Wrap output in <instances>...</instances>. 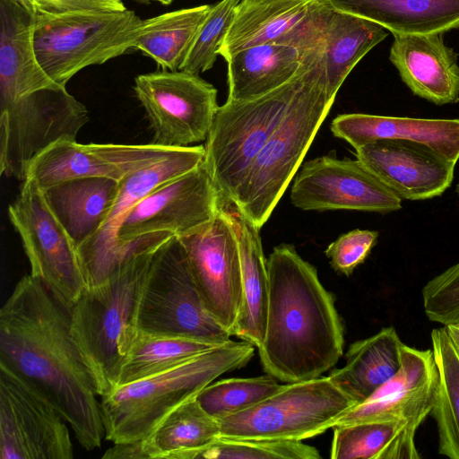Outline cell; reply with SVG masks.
I'll use <instances>...</instances> for the list:
<instances>
[{
  "label": "cell",
  "instance_id": "10",
  "mask_svg": "<svg viewBox=\"0 0 459 459\" xmlns=\"http://www.w3.org/2000/svg\"><path fill=\"white\" fill-rule=\"evenodd\" d=\"M86 107L56 84L0 105V171L26 179L31 161L52 144L76 140L88 123Z\"/></svg>",
  "mask_w": 459,
  "mask_h": 459
},
{
  "label": "cell",
  "instance_id": "3",
  "mask_svg": "<svg viewBox=\"0 0 459 459\" xmlns=\"http://www.w3.org/2000/svg\"><path fill=\"white\" fill-rule=\"evenodd\" d=\"M170 237L156 233L134 241L108 280L86 287L69 310L74 338L94 375L100 396L114 387L129 354L152 255Z\"/></svg>",
  "mask_w": 459,
  "mask_h": 459
},
{
  "label": "cell",
  "instance_id": "46",
  "mask_svg": "<svg viewBox=\"0 0 459 459\" xmlns=\"http://www.w3.org/2000/svg\"><path fill=\"white\" fill-rule=\"evenodd\" d=\"M455 192H456V194H457V195L459 197V183L455 186Z\"/></svg>",
  "mask_w": 459,
  "mask_h": 459
},
{
  "label": "cell",
  "instance_id": "43",
  "mask_svg": "<svg viewBox=\"0 0 459 459\" xmlns=\"http://www.w3.org/2000/svg\"><path fill=\"white\" fill-rule=\"evenodd\" d=\"M445 327L455 347L459 351V325H448Z\"/></svg>",
  "mask_w": 459,
  "mask_h": 459
},
{
  "label": "cell",
  "instance_id": "16",
  "mask_svg": "<svg viewBox=\"0 0 459 459\" xmlns=\"http://www.w3.org/2000/svg\"><path fill=\"white\" fill-rule=\"evenodd\" d=\"M179 239L206 311L230 333L242 304V270L238 239L223 204L212 222Z\"/></svg>",
  "mask_w": 459,
  "mask_h": 459
},
{
  "label": "cell",
  "instance_id": "28",
  "mask_svg": "<svg viewBox=\"0 0 459 459\" xmlns=\"http://www.w3.org/2000/svg\"><path fill=\"white\" fill-rule=\"evenodd\" d=\"M228 63L229 100L246 101L264 96L289 82L299 72L304 53L281 43L242 49Z\"/></svg>",
  "mask_w": 459,
  "mask_h": 459
},
{
  "label": "cell",
  "instance_id": "11",
  "mask_svg": "<svg viewBox=\"0 0 459 459\" xmlns=\"http://www.w3.org/2000/svg\"><path fill=\"white\" fill-rule=\"evenodd\" d=\"M8 215L30 261V275L69 312L86 288L77 247L33 180L23 181Z\"/></svg>",
  "mask_w": 459,
  "mask_h": 459
},
{
  "label": "cell",
  "instance_id": "42",
  "mask_svg": "<svg viewBox=\"0 0 459 459\" xmlns=\"http://www.w3.org/2000/svg\"><path fill=\"white\" fill-rule=\"evenodd\" d=\"M102 458L107 459H147L143 440L125 443H115L108 448Z\"/></svg>",
  "mask_w": 459,
  "mask_h": 459
},
{
  "label": "cell",
  "instance_id": "6",
  "mask_svg": "<svg viewBox=\"0 0 459 459\" xmlns=\"http://www.w3.org/2000/svg\"><path fill=\"white\" fill-rule=\"evenodd\" d=\"M320 46L304 53L297 75L259 98L220 106L204 145L205 164L223 202L232 203L258 153L278 127L305 83Z\"/></svg>",
  "mask_w": 459,
  "mask_h": 459
},
{
  "label": "cell",
  "instance_id": "14",
  "mask_svg": "<svg viewBox=\"0 0 459 459\" xmlns=\"http://www.w3.org/2000/svg\"><path fill=\"white\" fill-rule=\"evenodd\" d=\"M66 421L37 391L0 366V459H71Z\"/></svg>",
  "mask_w": 459,
  "mask_h": 459
},
{
  "label": "cell",
  "instance_id": "34",
  "mask_svg": "<svg viewBox=\"0 0 459 459\" xmlns=\"http://www.w3.org/2000/svg\"><path fill=\"white\" fill-rule=\"evenodd\" d=\"M219 437V420L208 414L195 397L169 412L142 440L149 459H176L178 454L206 446Z\"/></svg>",
  "mask_w": 459,
  "mask_h": 459
},
{
  "label": "cell",
  "instance_id": "45",
  "mask_svg": "<svg viewBox=\"0 0 459 459\" xmlns=\"http://www.w3.org/2000/svg\"><path fill=\"white\" fill-rule=\"evenodd\" d=\"M132 1L142 4H149L151 2V0H132Z\"/></svg>",
  "mask_w": 459,
  "mask_h": 459
},
{
  "label": "cell",
  "instance_id": "37",
  "mask_svg": "<svg viewBox=\"0 0 459 459\" xmlns=\"http://www.w3.org/2000/svg\"><path fill=\"white\" fill-rule=\"evenodd\" d=\"M319 459L318 450L302 441L241 440L219 437L206 446L178 454L176 459Z\"/></svg>",
  "mask_w": 459,
  "mask_h": 459
},
{
  "label": "cell",
  "instance_id": "26",
  "mask_svg": "<svg viewBox=\"0 0 459 459\" xmlns=\"http://www.w3.org/2000/svg\"><path fill=\"white\" fill-rule=\"evenodd\" d=\"M331 7L374 22L394 35L459 29V0H324Z\"/></svg>",
  "mask_w": 459,
  "mask_h": 459
},
{
  "label": "cell",
  "instance_id": "1",
  "mask_svg": "<svg viewBox=\"0 0 459 459\" xmlns=\"http://www.w3.org/2000/svg\"><path fill=\"white\" fill-rule=\"evenodd\" d=\"M0 366L51 403L84 449L100 446L105 429L98 385L74 338L69 312L30 274L1 308Z\"/></svg>",
  "mask_w": 459,
  "mask_h": 459
},
{
  "label": "cell",
  "instance_id": "17",
  "mask_svg": "<svg viewBox=\"0 0 459 459\" xmlns=\"http://www.w3.org/2000/svg\"><path fill=\"white\" fill-rule=\"evenodd\" d=\"M204 153L203 145L179 148L169 157L120 180L118 194L106 221L94 235L77 247L86 287L102 284L119 265L117 237L126 212L158 186L200 165Z\"/></svg>",
  "mask_w": 459,
  "mask_h": 459
},
{
  "label": "cell",
  "instance_id": "2",
  "mask_svg": "<svg viewBox=\"0 0 459 459\" xmlns=\"http://www.w3.org/2000/svg\"><path fill=\"white\" fill-rule=\"evenodd\" d=\"M269 302L258 348L264 370L285 383L321 377L343 351V328L333 296L314 265L281 244L266 260Z\"/></svg>",
  "mask_w": 459,
  "mask_h": 459
},
{
  "label": "cell",
  "instance_id": "36",
  "mask_svg": "<svg viewBox=\"0 0 459 459\" xmlns=\"http://www.w3.org/2000/svg\"><path fill=\"white\" fill-rule=\"evenodd\" d=\"M273 376L230 378L211 383L196 395L202 408L216 420L243 411L277 392L280 385Z\"/></svg>",
  "mask_w": 459,
  "mask_h": 459
},
{
  "label": "cell",
  "instance_id": "29",
  "mask_svg": "<svg viewBox=\"0 0 459 459\" xmlns=\"http://www.w3.org/2000/svg\"><path fill=\"white\" fill-rule=\"evenodd\" d=\"M403 342L393 326L351 344L346 363L328 376L356 404L368 399L399 370Z\"/></svg>",
  "mask_w": 459,
  "mask_h": 459
},
{
  "label": "cell",
  "instance_id": "35",
  "mask_svg": "<svg viewBox=\"0 0 459 459\" xmlns=\"http://www.w3.org/2000/svg\"><path fill=\"white\" fill-rule=\"evenodd\" d=\"M215 346L218 345L138 330L113 388L169 370Z\"/></svg>",
  "mask_w": 459,
  "mask_h": 459
},
{
  "label": "cell",
  "instance_id": "21",
  "mask_svg": "<svg viewBox=\"0 0 459 459\" xmlns=\"http://www.w3.org/2000/svg\"><path fill=\"white\" fill-rule=\"evenodd\" d=\"M389 59L414 95L436 105L459 102L457 55L443 33L395 34Z\"/></svg>",
  "mask_w": 459,
  "mask_h": 459
},
{
  "label": "cell",
  "instance_id": "4",
  "mask_svg": "<svg viewBox=\"0 0 459 459\" xmlns=\"http://www.w3.org/2000/svg\"><path fill=\"white\" fill-rule=\"evenodd\" d=\"M254 347L230 340L169 370L111 389L100 403L106 439L115 444L146 438L177 407L221 375L245 366Z\"/></svg>",
  "mask_w": 459,
  "mask_h": 459
},
{
  "label": "cell",
  "instance_id": "25",
  "mask_svg": "<svg viewBox=\"0 0 459 459\" xmlns=\"http://www.w3.org/2000/svg\"><path fill=\"white\" fill-rule=\"evenodd\" d=\"M120 181L102 177L66 179L42 190L46 202L76 247L106 221Z\"/></svg>",
  "mask_w": 459,
  "mask_h": 459
},
{
  "label": "cell",
  "instance_id": "38",
  "mask_svg": "<svg viewBox=\"0 0 459 459\" xmlns=\"http://www.w3.org/2000/svg\"><path fill=\"white\" fill-rule=\"evenodd\" d=\"M241 0H221L211 6L179 70L199 74L211 69Z\"/></svg>",
  "mask_w": 459,
  "mask_h": 459
},
{
  "label": "cell",
  "instance_id": "41",
  "mask_svg": "<svg viewBox=\"0 0 459 459\" xmlns=\"http://www.w3.org/2000/svg\"><path fill=\"white\" fill-rule=\"evenodd\" d=\"M37 14H62L79 11H125L123 0H20Z\"/></svg>",
  "mask_w": 459,
  "mask_h": 459
},
{
  "label": "cell",
  "instance_id": "24",
  "mask_svg": "<svg viewBox=\"0 0 459 459\" xmlns=\"http://www.w3.org/2000/svg\"><path fill=\"white\" fill-rule=\"evenodd\" d=\"M223 206L235 231L242 270V304L230 332L259 348L266 329L269 278L260 229L251 223L230 203Z\"/></svg>",
  "mask_w": 459,
  "mask_h": 459
},
{
  "label": "cell",
  "instance_id": "32",
  "mask_svg": "<svg viewBox=\"0 0 459 459\" xmlns=\"http://www.w3.org/2000/svg\"><path fill=\"white\" fill-rule=\"evenodd\" d=\"M332 459H419L416 432L396 421L336 425Z\"/></svg>",
  "mask_w": 459,
  "mask_h": 459
},
{
  "label": "cell",
  "instance_id": "44",
  "mask_svg": "<svg viewBox=\"0 0 459 459\" xmlns=\"http://www.w3.org/2000/svg\"><path fill=\"white\" fill-rule=\"evenodd\" d=\"M151 1H155V2H159L161 4H169L173 2V0H151Z\"/></svg>",
  "mask_w": 459,
  "mask_h": 459
},
{
  "label": "cell",
  "instance_id": "7",
  "mask_svg": "<svg viewBox=\"0 0 459 459\" xmlns=\"http://www.w3.org/2000/svg\"><path fill=\"white\" fill-rule=\"evenodd\" d=\"M143 21L131 10L37 14L33 43L37 60L59 85L82 69L134 49Z\"/></svg>",
  "mask_w": 459,
  "mask_h": 459
},
{
  "label": "cell",
  "instance_id": "22",
  "mask_svg": "<svg viewBox=\"0 0 459 459\" xmlns=\"http://www.w3.org/2000/svg\"><path fill=\"white\" fill-rule=\"evenodd\" d=\"M330 128L354 149L377 140H403L425 145L452 163L459 160V118L351 113L338 115Z\"/></svg>",
  "mask_w": 459,
  "mask_h": 459
},
{
  "label": "cell",
  "instance_id": "40",
  "mask_svg": "<svg viewBox=\"0 0 459 459\" xmlns=\"http://www.w3.org/2000/svg\"><path fill=\"white\" fill-rule=\"evenodd\" d=\"M377 238L376 230L356 229L340 235L325 254L337 273L350 276L368 258Z\"/></svg>",
  "mask_w": 459,
  "mask_h": 459
},
{
  "label": "cell",
  "instance_id": "33",
  "mask_svg": "<svg viewBox=\"0 0 459 459\" xmlns=\"http://www.w3.org/2000/svg\"><path fill=\"white\" fill-rule=\"evenodd\" d=\"M438 383L430 414L436 421L439 455L459 459V351L445 325L430 333Z\"/></svg>",
  "mask_w": 459,
  "mask_h": 459
},
{
  "label": "cell",
  "instance_id": "5",
  "mask_svg": "<svg viewBox=\"0 0 459 459\" xmlns=\"http://www.w3.org/2000/svg\"><path fill=\"white\" fill-rule=\"evenodd\" d=\"M334 99L326 91L324 54L283 119L254 160L231 203L258 229L267 221L290 180L298 172Z\"/></svg>",
  "mask_w": 459,
  "mask_h": 459
},
{
  "label": "cell",
  "instance_id": "30",
  "mask_svg": "<svg viewBox=\"0 0 459 459\" xmlns=\"http://www.w3.org/2000/svg\"><path fill=\"white\" fill-rule=\"evenodd\" d=\"M316 0H241L219 51L224 59L255 46L277 43Z\"/></svg>",
  "mask_w": 459,
  "mask_h": 459
},
{
  "label": "cell",
  "instance_id": "15",
  "mask_svg": "<svg viewBox=\"0 0 459 459\" xmlns=\"http://www.w3.org/2000/svg\"><path fill=\"white\" fill-rule=\"evenodd\" d=\"M291 204L304 211H399L402 199L358 159L326 154L307 160L295 175Z\"/></svg>",
  "mask_w": 459,
  "mask_h": 459
},
{
  "label": "cell",
  "instance_id": "31",
  "mask_svg": "<svg viewBox=\"0 0 459 459\" xmlns=\"http://www.w3.org/2000/svg\"><path fill=\"white\" fill-rule=\"evenodd\" d=\"M211 6L184 8L143 20L134 49L152 58L162 70H179Z\"/></svg>",
  "mask_w": 459,
  "mask_h": 459
},
{
  "label": "cell",
  "instance_id": "23",
  "mask_svg": "<svg viewBox=\"0 0 459 459\" xmlns=\"http://www.w3.org/2000/svg\"><path fill=\"white\" fill-rule=\"evenodd\" d=\"M36 17V12L20 0H0V105L57 84L37 60Z\"/></svg>",
  "mask_w": 459,
  "mask_h": 459
},
{
  "label": "cell",
  "instance_id": "12",
  "mask_svg": "<svg viewBox=\"0 0 459 459\" xmlns=\"http://www.w3.org/2000/svg\"><path fill=\"white\" fill-rule=\"evenodd\" d=\"M134 90L152 130V144L191 146L207 139L220 106L217 90L198 74L161 70L140 74Z\"/></svg>",
  "mask_w": 459,
  "mask_h": 459
},
{
  "label": "cell",
  "instance_id": "9",
  "mask_svg": "<svg viewBox=\"0 0 459 459\" xmlns=\"http://www.w3.org/2000/svg\"><path fill=\"white\" fill-rule=\"evenodd\" d=\"M354 405L329 377L287 383L261 403L219 420L221 437L302 441L333 428Z\"/></svg>",
  "mask_w": 459,
  "mask_h": 459
},
{
  "label": "cell",
  "instance_id": "19",
  "mask_svg": "<svg viewBox=\"0 0 459 459\" xmlns=\"http://www.w3.org/2000/svg\"><path fill=\"white\" fill-rule=\"evenodd\" d=\"M178 149L152 143L82 144L63 141L52 144L31 161L26 179L33 180L41 189L76 178L102 177L120 181L169 157Z\"/></svg>",
  "mask_w": 459,
  "mask_h": 459
},
{
  "label": "cell",
  "instance_id": "18",
  "mask_svg": "<svg viewBox=\"0 0 459 459\" xmlns=\"http://www.w3.org/2000/svg\"><path fill=\"white\" fill-rule=\"evenodd\" d=\"M437 383L432 349L419 350L403 343L398 372L368 399L346 411L334 426L396 421L417 432L431 412Z\"/></svg>",
  "mask_w": 459,
  "mask_h": 459
},
{
  "label": "cell",
  "instance_id": "13",
  "mask_svg": "<svg viewBox=\"0 0 459 459\" xmlns=\"http://www.w3.org/2000/svg\"><path fill=\"white\" fill-rule=\"evenodd\" d=\"M225 203L203 162L158 186L136 203L117 231L120 263L137 239L156 233L191 235L213 221Z\"/></svg>",
  "mask_w": 459,
  "mask_h": 459
},
{
  "label": "cell",
  "instance_id": "8",
  "mask_svg": "<svg viewBox=\"0 0 459 459\" xmlns=\"http://www.w3.org/2000/svg\"><path fill=\"white\" fill-rule=\"evenodd\" d=\"M137 329L154 335L182 337L221 345L231 334L206 311L183 244L177 236L154 252L143 288Z\"/></svg>",
  "mask_w": 459,
  "mask_h": 459
},
{
  "label": "cell",
  "instance_id": "27",
  "mask_svg": "<svg viewBox=\"0 0 459 459\" xmlns=\"http://www.w3.org/2000/svg\"><path fill=\"white\" fill-rule=\"evenodd\" d=\"M321 36L330 99L355 65L377 44L387 31L367 19L338 11L321 0Z\"/></svg>",
  "mask_w": 459,
  "mask_h": 459
},
{
  "label": "cell",
  "instance_id": "20",
  "mask_svg": "<svg viewBox=\"0 0 459 459\" xmlns=\"http://www.w3.org/2000/svg\"><path fill=\"white\" fill-rule=\"evenodd\" d=\"M355 156L402 200L440 196L454 180L455 163L410 141L377 140L355 149Z\"/></svg>",
  "mask_w": 459,
  "mask_h": 459
},
{
  "label": "cell",
  "instance_id": "39",
  "mask_svg": "<svg viewBox=\"0 0 459 459\" xmlns=\"http://www.w3.org/2000/svg\"><path fill=\"white\" fill-rule=\"evenodd\" d=\"M421 295L424 312L430 321L459 325V262L428 281Z\"/></svg>",
  "mask_w": 459,
  "mask_h": 459
}]
</instances>
